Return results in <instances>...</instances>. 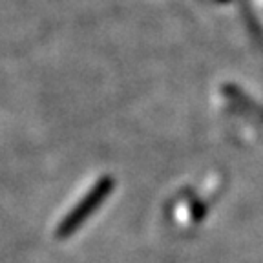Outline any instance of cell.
<instances>
[{"label": "cell", "mask_w": 263, "mask_h": 263, "mask_svg": "<svg viewBox=\"0 0 263 263\" xmlns=\"http://www.w3.org/2000/svg\"><path fill=\"white\" fill-rule=\"evenodd\" d=\"M110 189H111L110 181H106V179L101 181V183H99V185L95 186V189L91 190V192L88 194V196L84 197V199H82V201L79 203L68 216H66L64 221H62L61 227L57 229V236H61V238L70 236L71 232H73V230L77 229V227L81 225V223L84 221L95 209H97L99 203L103 201L104 197L110 194Z\"/></svg>", "instance_id": "6da1fadb"}]
</instances>
